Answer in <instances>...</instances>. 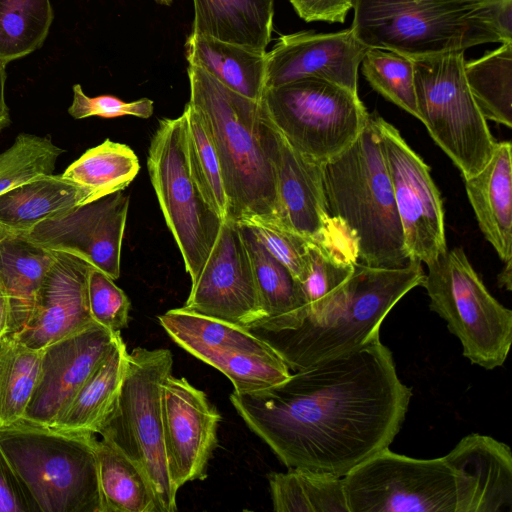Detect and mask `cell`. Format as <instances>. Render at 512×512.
<instances>
[{"instance_id":"cell-34","label":"cell","mask_w":512,"mask_h":512,"mask_svg":"<svg viewBox=\"0 0 512 512\" xmlns=\"http://www.w3.org/2000/svg\"><path fill=\"white\" fill-rule=\"evenodd\" d=\"M42 354L12 335L0 340V428L23 420L40 378Z\"/></svg>"},{"instance_id":"cell-6","label":"cell","mask_w":512,"mask_h":512,"mask_svg":"<svg viewBox=\"0 0 512 512\" xmlns=\"http://www.w3.org/2000/svg\"><path fill=\"white\" fill-rule=\"evenodd\" d=\"M352 8L360 43L411 59L506 42L487 0H353Z\"/></svg>"},{"instance_id":"cell-2","label":"cell","mask_w":512,"mask_h":512,"mask_svg":"<svg viewBox=\"0 0 512 512\" xmlns=\"http://www.w3.org/2000/svg\"><path fill=\"white\" fill-rule=\"evenodd\" d=\"M330 218L347 234L356 263L400 267L410 262L373 115L357 138L322 162Z\"/></svg>"},{"instance_id":"cell-36","label":"cell","mask_w":512,"mask_h":512,"mask_svg":"<svg viewBox=\"0 0 512 512\" xmlns=\"http://www.w3.org/2000/svg\"><path fill=\"white\" fill-rule=\"evenodd\" d=\"M186 117V145L189 167L202 194L223 219L228 218V201L219 158L209 130L200 113L188 102Z\"/></svg>"},{"instance_id":"cell-26","label":"cell","mask_w":512,"mask_h":512,"mask_svg":"<svg viewBox=\"0 0 512 512\" xmlns=\"http://www.w3.org/2000/svg\"><path fill=\"white\" fill-rule=\"evenodd\" d=\"M87 193L62 175H47L0 194V230L26 235L39 223L86 204Z\"/></svg>"},{"instance_id":"cell-19","label":"cell","mask_w":512,"mask_h":512,"mask_svg":"<svg viewBox=\"0 0 512 512\" xmlns=\"http://www.w3.org/2000/svg\"><path fill=\"white\" fill-rule=\"evenodd\" d=\"M367 50L351 28L335 33L300 31L282 35L266 52L265 87L318 78L358 93V69Z\"/></svg>"},{"instance_id":"cell-33","label":"cell","mask_w":512,"mask_h":512,"mask_svg":"<svg viewBox=\"0 0 512 512\" xmlns=\"http://www.w3.org/2000/svg\"><path fill=\"white\" fill-rule=\"evenodd\" d=\"M467 84L481 114L487 120L512 127V41L465 61Z\"/></svg>"},{"instance_id":"cell-14","label":"cell","mask_w":512,"mask_h":512,"mask_svg":"<svg viewBox=\"0 0 512 512\" xmlns=\"http://www.w3.org/2000/svg\"><path fill=\"white\" fill-rule=\"evenodd\" d=\"M261 117L276 174L280 224L356 263L353 243L327 212L322 162L294 149L262 110Z\"/></svg>"},{"instance_id":"cell-35","label":"cell","mask_w":512,"mask_h":512,"mask_svg":"<svg viewBox=\"0 0 512 512\" xmlns=\"http://www.w3.org/2000/svg\"><path fill=\"white\" fill-rule=\"evenodd\" d=\"M54 19L50 0H0V63L40 48Z\"/></svg>"},{"instance_id":"cell-18","label":"cell","mask_w":512,"mask_h":512,"mask_svg":"<svg viewBox=\"0 0 512 512\" xmlns=\"http://www.w3.org/2000/svg\"><path fill=\"white\" fill-rule=\"evenodd\" d=\"M119 336L95 324L42 349L40 378L22 421L51 426Z\"/></svg>"},{"instance_id":"cell-24","label":"cell","mask_w":512,"mask_h":512,"mask_svg":"<svg viewBox=\"0 0 512 512\" xmlns=\"http://www.w3.org/2000/svg\"><path fill=\"white\" fill-rule=\"evenodd\" d=\"M56 252L21 235L3 232L0 239V288L10 308L9 335L19 333L31 315L38 290Z\"/></svg>"},{"instance_id":"cell-46","label":"cell","mask_w":512,"mask_h":512,"mask_svg":"<svg viewBox=\"0 0 512 512\" xmlns=\"http://www.w3.org/2000/svg\"><path fill=\"white\" fill-rule=\"evenodd\" d=\"M6 66L0 63V131L10 124L9 108L5 99Z\"/></svg>"},{"instance_id":"cell-48","label":"cell","mask_w":512,"mask_h":512,"mask_svg":"<svg viewBox=\"0 0 512 512\" xmlns=\"http://www.w3.org/2000/svg\"><path fill=\"white\" fill-rule=\"evenodd\" d=\"M511 261L505 262V267L498 275V285L504 290L511 291L512 289V268Z\"/></svg>"},{"instance_id":"cell-32","label":"cell","mask_w":512,"mask_h":512,"mask_svg":"<svg viewBox=\"0 0 512 512\" xmlns=\"http://www.w3.org/2000/svg\"><path fill=\"white\" fill-rule=\"evenodd\" d=\"M140 169L135 152L127 145L106 139L88 149L61 174L87 193V202L124 190Z\"/></svg>"},{"instance_id":"cell-43","label":"cell","mask_w":512,"mask_h":512,"mask_svg":"<svg viewBox=\"0 0 512 512\" xmlns=\"http://www.w3.org/2000/svg\"><path fill=\"white\" fill-rule=\"evenodd\" d=\"M300 18L307 22L343 23L353 0H289Z\"/></svg>"},{"instance_id":"cell-22","label":"cell","mask_w":512,"mask_h":512,"mask_svg":"<svg viewBox=\"0 0 512 512\" xmlns=\"http://www.w3.org/2000/svg\"><path fill=\"white\" fill-rule=\"evenodd\" d=\"M479 228L505 263L512 260V146L497 142L486 165L464 178Z\"/></svg>"},{"instance_id":"cell-1","label":"cell","mask_w":512,"mask_h":512,"mask_svg":"<svg viewBox=\"0 0 512 512\" xmlns=\"http://www.w3.org/2000/svg\"><path fill=\"white\" fill-rule=\"evenodd\" d=\"M412 390L380 339L296 371L254 394H230L248 428L288 468L344 477L401 429Z\"/></svg>"},{"instance_id":"cell-45","label":"cell","mask_w":512,"mask_h":512,"mask_svg":"<svg viewBox=\"0 0 512 512\" xmlns=\"http://www.w3.org/2000/svg\"><path fill=\"white\" fill-rule=\"evenodd\" d=\"M492 6L498 28L506 42L512 41V0H487Z\"/></svg>"},{"instance_id":"cell-25","label":"cell","mask_w":512,"mask_h":512,"mask_svg":"<svg viewBox=\"0 0 512 512\" xmlns=\"http://www.w3.org/2000/svg\"><path fill=\"white\" fill-rule=\"evenodd\" d=\"M185 48L189 65L203 69L230 90L260 102L266 88V50L192 32Z\"/></svg>"},{"instance_id":"cell-41","label":"cell","mask_w":512,"mask_h":512,"mask_svg":"<svg viewBox=\"0 0 512 512\" xmlns=\"http://www.w3.org/2000/svg\"><path fill=\"white\" fill-rule=\"evenodd\" d=\"M88 302L93 320L114 332L128 324L131 303L114 280L97 268L88 276Z\"/></svg>"},{"instance_id":"cell-28","label":"cell","mask_w":512,"mask_h":512,"mask_svg":"<svg viewBox=\"0 0 512 512\" xmlns=\"http://www.w3.org/2000/svg\"><path fill=\"white\" fill-rule=\"evenodd\" d=\"M193 5L192 33L266 50L274 0H193Z\"/></svg>"},{"instance_id":"cell-13","label":"cell","mask_w":512,"mask_h":512,"mask_svg":"<svg viewBox=\"0 0 512 512\" xmlns=\"http://www.w3.org/2000/svg\"><path fill=\"white\" fill-rule=\"evenodd\" d=\"M391 180L405 248L410 260L428 264L447 248L444 211L430 167L400 132L372 114Z\"/></svg>"},{"instance_id":"cell-39","label":"cell","mask_w":512,"mask_h":512,"mask_svg":"<svg viewBox=\"0 0 512 512\" xmlns=\"http://www.w3.org/2000/svg\"><path fill=\"white\" fill-rule=\"evenodd\" d=\"M354 265L327 246L311 240L309 272L301 283L308 303V316L323 310L349 279Z\"/></svg>"},{"instance_id":"cell-5","label":"cell","mask_w":512,"mask_h":512,"mask_svg":"<svg viewBox=\"0 0 512 512\" xmlns=\"http://www.w3.org/2000/svg\"><path fill=\"white\" fill-rule=\"evenodd\" d=\"M96 440L26 421L0 428V453L31 512H102Z\"/></svg>"},{"instance_id":"cell-11","label":"cell","mask_w":512,"mask_h":512,"mask_svg":"<svg viewBox=\"0 0 512 512\" xmlns=\"http://www.w3.org/2000/svg\"><path fill=\"white\" fill-rule=\"evenodd\" d=\"M147 167L163 216L193 282L207 262L224 220L191 175L184 113L159 120L151 138Z\"/></svg>"},{"instance_id":"cell-20","label":"cell","mask_w":512,"mask_h":512,"mask_svg":"<svg viewBox=\"0 0 512 512\" xmlns=\"http://www.w3.org/2000/svg\"><path fill=\"white\" fill-rule=\"evenodd\" d=\"M55 252L27 324L12 335L36 350L97 324L88 302V276L93 266L77 255Z\"/></svg>"},{"instance_id":"cell-40","label":"cell","mask_w":512,"mask_h":512,"mask_svg":"<svg viewBox=\"0 0 512 512\" xmlns=\"http://www.w3.org/2000/svg\"><path fill=\"white\" fill-rule=\"evenodd\" d=\"M246 225L264 248L302 283L309 272L311 239L282 225L249 220Z\"/></svg>"},{"instance_id":"cell-37","label":"cell","mask_w":512,"mask_h":512,"mask_svg":"<svg viewBox=\"0 0 512 512\" xmlns=\"http://www.w3.org/2000/svg\"><path fill=\"white\" fill-rule=\"evenodd\" d=\"M64 150L50 136L20 133L0 153V194L39 177L53 174Z\"/></svg>"},{"instance_id":"cell-49","label":"cell","mask_w":512,"mask_h":512,"mask_svg":"<svg viewBox=\"0 0 512 512\" xmlns=\"http://www.w3.org/2000/svg\"><path fill=\"white\" fill-rule=\"evenodd\" d=\"M157 3L161 5L169 6L172 4L173 0H155Z\"/></svg>"},{"instance_id":"cell-27","label":"cell","mask_w":512,"mask_h":512,"mask_svg":"<svg viewBox=\"0 0 512 512\" xmlns=\"http://www.w3.org/2000/svg\"><path fill=\"white\" fill-rule=\"evenodd\" d=\"M446 456L476 482L481 512L512 511V454L506 443L471 433Z\"/></svg>"},{"instance_id":"cell-17","label":"cell","mask_w":512,"mask_h":512,"mask_svg":"<svg viewBox=\"0 0 512 512\" xmlns=\"http://www.w3.org/2000/svg\"><path fill=\"white\" fill-rule=\"evenodd\" d=\"M128 208L129 196L120 190L45 220L21 236L52 251L77 255L116 280Z\"/></svg>"},{"instance_id":"cell-38","label":"cell","mask_w":512,"mask_h":512,"mask_svg":"<svg viewBox=\"0 0 512 512\" xmlns=\"http://www.w3.org/2000/svg\"><path fill=\"white\" fill-rule=\"evenodd\" d=\"M361 65L373 89L419 119L411 58L390 50L368 48Z\"/></svg>"},{"instance_id":"cell-4","label":"cell","mask_w":512,"mask_h":512,"mask_svg":"<svg viewBox=\"0 0 512 512\" xmlns=\"http://www.w3.org/2000/svg\"><path fill=\"white\" fill-rule=\"evenodd\" d=\"M422 263L372 267L355 263L349 279L316 315L294 330L265 333L294 372L379 338L380 326L400 299L425 279Z\"/></svg>"},{"instance_id":"cell-31","label":"cell","mask_w":512,"mask_h":512,"mask_svg":"<svg viewBox=\"0 0 512 512\" xmlns=\"http://www.w3.org/2000/svg\"><path fill=\"white\" fill-rule=\"evenodd\" d=\"M267 477L276 512H349L343 477L304 468Z\"/></svg>"},{"instance_id":"cell-7","label":"cell","mask_w":512,"mask_h":512,"mask_svg":"<svg viewBox=\"0 0 512 512\" xmlns=\"http://www.w3.org/2000/svg\"><path fill=\"white\" fill-rule=\"evenodd\" d=\"M349 512H481L476 482L445 455L383 449L343 477Z\"/></svg>"},{"instance_id":"cell-9","label":"cell","mask_w":512,"mask_h":512,"mask_svg":"<svg viewBox=\"0 0 512 512\" xmlns=\"http://www.w3.org/2000/svg\"><path fill=\"white\" fill-rule=\"evenodd\" d=\"M426 265L422 286L430 309L459 339L463 355L487 370L502 366L512 343V311L490 294L462 248Z\"/></svg>"},{"instance_id":"cell-29","label":"cell","mask_w":512,"mask_h":512,"mask_svg":"<svg viewBox=\"0 0 512 512\" xmlns=\"http://www.w3.org/2000/svg\"><path fill=\"white\" fill-rule=\"evenodd\" d=\"M127 361L126 344L119 336L107 357L78 390L51 427L99 434L117 404Z\"/></svg>"},{"instance_id":"cell-47","label":"cell","mask_w":512,"mask_h":512,"mask_svg":"<svg viewBox=\"0 0 512 512\" xmlns=\"http://www.w3.org/2000/svg\"><path fill=\"white\" fill-rule=\"evenodd\" d=\"M10 308L6 295L0 288V340L9 334Z\"/></svg>"},{"instance_id":"cell-10","label":"cell","mask_w":512,"mask_h":512,"mask_svg":"<svg viewBox=\"0 0 512 512\" xmlns=\"http://www.w3.org/2000/svg\"><path fill=\"white\" fill-rule=\"evenodd\" d=\"M412 61L419 120L463 179L478 173L491 158L497 142L467 84L464 51Z\"/></svg>"},{"instance_id":"cell-8","label":"cell","mask_w":512,"mask_h":512,"mask_svg":"<svg viewBox=\"0 0 512 512\" xmlns=\"http://www.w3.org/2000/svg\"><path fill=\"white\" fill-rule=\"evenodd\" d=\"M172 367L169 349L136 347L128 353L117 404L99 432L143 469L159 512L177 510L178 490L168 471L161 414V385Z\"/></svg>"},{"instance_id":"cell-16","label":"cell","mask_w":512,"mask_h":512,"mask_svg":"<svg viewBox=\"0 0 512 512\" xmlns=\"http://www.w3.org/2000/svg\"><path fill=\"white\" fill-rule=\"evenodd\" d=\"M161 414L167 466L175 488L205 479L218 445L221 415L216 407L204 391L171 373L161 385Z\"/></svg>"},{"instance_id":"cell-23","label":"cell","mask_w":512,"mask_h":512,"mask_svg":"<svg viewBox=\"0 0 512 512\" xmlns=\"http://www.w3.org/2000/svg\"><path fill=\"white\" fill-rule=\"evenodd\" d=\"M239 224L265 314L256 331L277 333L298 328L309 314L301 283L264 248L246 225Z\"/></svg>"},{"instance_id":"cell-12","label":"cell","mask_w":512,"mask_h":512,"mask_svg":"<svg viewBox=\"0 0 512 512\" xmlns=\"http://www.w3.org/2000/svg\"><path fill=\"white\" fill-rule=\"evenodd\" d=\"M259 103L294 149L319 162L349 146L370 115L358 93L318 78L266 88Z\"/></svg>"},{"instance_id":"cell-44","label":"cell","mask_w":512,"mask_h":512,"mask_svg":"<svg viewBox=\"0 0 512 512\" xmlns=\"http://www.w3.org/2000/svg\"><path fill=\"white\" fill-rule=\"evenodd\" d=\"M0 512H31V508L0 453Z\"/></svg>"},{"instance_id":"cell-50","label":"cell","mask_w":512,"mask_h":512,"mask_svg":"<svg viewBox=\"0 0 512 512\" xmlns=\"http://www.w3.org/2000/svg\"><path fill=\"white\" fill-rule=\"evenodd\" d=\"M3 236V232L0 230V239L2 238Z\"/></svg>"},{"instance_id":"cell-30","label":"cell","mask_w":512,"mask_h":512,"mask_svg":"<svg viewBox=\"0 0 512 512\" xmlns=\"http://www.w3.org/2000/svg\"><path fill=\"white\" fill-rule=\"evenodd\" d=\"M102 512H159L143 469L106 438L95 442Z\"/></svg>"},{"instance_id":"cell-15","label":"cell","mask_w":512,"mask_h":512,"mask_svg":"<svg viewBox=\"0 0 512 512\" xmlns=\"http://www.w3.org/2000/svg\"><path fill=\"white\" fill-rule=\"evenodd\" d=\"M256 331L265 318L249 254L238 222L224 220L213 250L191 282L182 307Z\"/></svg>"},{"instance_id":"cell-3","label":"cell","mask_w":512,"mask_h":512,"mask_svg":"<svg viewBox=\"0 0 512 512\" xmlns=\"http://www.w3.org/2000/svg\"><path fill=\"white\" fill-rule=\"evenodd\" d=\"M189 103L214 143L228 201V220L280 224L276 174L269 155L260 103L189 65Z\"/></svg>"},{"instance_id":"cell-21","label":"cell","mask_w":512,"mask_h":512,"mask_svg":"<svg viewBox=\"0 0 512 512\" xmlns=\"http://www.w3.org/2000/svg\"><path fill=\"white\" fill-rule=\"evenodd\" d=\"M158 321L178 346L221 373L246 354H279L249 329L182 307L168 310Z\"/></svg>"},{"instance_id":"cell-42","label":"cell","mask_w":512,"mask_h":512,"mask_svg":"<svg viewBox=\"0 0 512 512\" xmlns=\"http://www.w3.org/2000/svg\"><path fill=\"white\" fill-rule=\"evenodd\" d=\"M72 91L73 98L68 113L74 119L92 116L115 118L127 115L147 119L154 111V103L148 98L125 102L112 95L90 97L85 94L80 84L73 85Z\"/></svg>"}]
</instances>
